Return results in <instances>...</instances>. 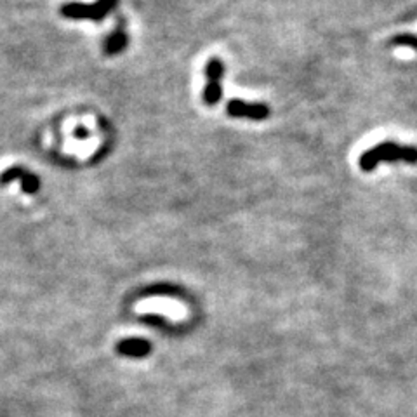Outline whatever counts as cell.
<instances>
[{
	"label": "cell",
	"mask_w": 417,
	"mask_h": 417,
	"mask_svg": "<svg viewBox=\"0 0 417 417\" xmlns=\"http://www.w3.org/2000/svg\"><path fill=\"white\" fill-rule=\"evenodd\" d=\"M381 162H407L416 164L417 162V148L412 146H402L393 141H385L381 145L372 146L365 151L358 160V165L364 172H371L378 167Z\"/></svg>",
	"instance_id": "cell-1"
},
{
	"label": "cell",
	"mask_w": 417,
	"mask_h": 417,
	"mask_svg": "<svg viewBox=\"0 0 417 417\" xmlns=\"http://www.w3.org/2000/svg\"><path fill=\"white\" fill-rule=\"evenodd\" d=\"M119 0H96L94 4L68 2L61 7V14L70 20L103 21L117 7Z\"/></svg>",
	"instance_id": "cell-2"
},
{
	"label": "cell",
	"mask_w": 417,
	"mask_h": 417,
	"mask_svg": "<svg viewBox=\"0 0 417 417\" xmlns=\"http://www.w3.org/2000/svg\"><path fill=\"white\" fill-rule=\"evenodd\" d=\"M205 87H204V103L207 106H216L223 98V86L221 80L224 77V63L219 58H210L205 63Z\"/></svg>",
	"instance_id": "cell-3"
},
{
	"label": "cell",
	"mask_w": 417,
	"mask_h": 417,
	"mask_svg": "<svg viewBox=\"0 0 417 417\" xmlns=\"http://www.w3.org/2000/svg\"><path fill=\"white\" fill-rule=\"evenodd\" d=\"M226 112L231 119H249L261 122L269 117V106L263 105V103H245L242 99H231L226 105Z\"/></svg>",
	"instance_id": "cell-4"
},
{
	"label": "cell",
	"mask_w": 417,
	"mask_h": 417,
	"mask_svg": "<svg viewBox=\"0 0 417 417\" xmlns=\"http://www.w3.org/2000/svg\"><path fill=\"white\" fill-rule=\"evenodd\" d=\"M127 44H129L127 33H125L124 28L119 27L112 33V35L106 37L105 47H103V49H105L106 56H117V54H120L122 51L127 49Z\"/></svg>",
	"instance_id": "cell-5"
},
{
	"label": "cell",
	"mask_w": 417,
	"mask_h": 417,
	"mask_svg": "<svg viewBox=\"0 0 417 417\" xmlns=\"http://www.w3.org/2000/svg\"><path fill=\"white\" fill-rule=\"evenodd\" d=\"M117 349L120 355L146 357L150 353V342H146L145 339H125V341L119 342Z\"/></svg>",
	"instance_id": "cell-6"
},
{
	"label": "cell",
	"mask_w": 417,
	"mask_h": 417,
	"mask_svg": "<svg viewBox=\"0 0 417 417\" xmlns=\"http://www.w3.org/2000/svg\"><path fill=\"white\" fill-rule=\"evenodd\" d=\"M20 181H21V190H23V193L35 195L37 191L40 190V179H39V176L33 174V172H30V171L25 172L23 178H21Z\"/></svg>",
	"instance_id": "cell-7"
},
{
	"label": "cell",
	"mask_w": 417,
	"mask_h": 417,
	"mask_svg": "<svg viewBox=\"0 0 417 417\" xmlns=\"http://www.w3.org/2000/svg\"><path fill=\"white\" fill-rule=\"evenodd\" d=\"M25 172H27V169H25L23 165H11L9 169H6V171L0 174V184H9L13 183V181L21 179Z\"/></svg>",
	"instance_id": "cell-8"
},
{
	"label": "cell",
	"mask_w": 417,
	"mask_h": 417,
	"mask_svg": "<svg viewBox=\"0 0 417 417\" xmlns=\"http://www.w3.org/2000/svg\"><path fill=\"white\" fill-rule=\"evenodd\" d=\"M393 44L394 46L412 47V49L417 51V37L416 35H398V37H394Z\"/></svg>",
	"instance_id": "cell-9"
},
{
	"label": "cell",
	"mask_w": 417,
	"mask_h": 417,
	"mask_svg": "<svg viewBox=\"0 0 417 417\" xmlns=\"http://www.w3.org/2000/svg\"><path fill=\"white\" fill-rule=\"evenodd\" d=\"M75 138H79V139L89 138V131H87V129H84L82 125H80V127L75 129Z\"/></svg>",
	"instance_id": "cell-10"
}]
</instances>
